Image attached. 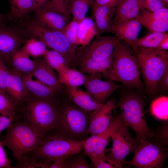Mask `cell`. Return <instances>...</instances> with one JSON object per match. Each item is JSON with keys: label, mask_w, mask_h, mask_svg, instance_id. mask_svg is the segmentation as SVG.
<instances>
[{"label": "cell", "mask_w": 168, "mask_h": 168, "mask_svg": "<svg viewBox=\"0 0 168 168\" xmlns=\"http://www.w3.org/2000/svg\"><path fill=\"white\" fill-rule=\"evenodd\" d=\"M34 12L32 19L50 29L62 31L68 23L67 17L54 11L42 8Z\"/></svg>", "instance_id": "19"}, {"label": "cell", "mask_w": 168, "mask_h": 168, "mask_svg": "<svg viewBox=\"0 0 168 168\" xmlns=\"http://www.w3.org/2000/svg\"><path fill=\"white\" fill-rule=\"evenodd\" d=\"M113 55L104 59H88L83 60L77 64L80 71L86 74L100 75L104 77L111 68Z\"/></svg>", "instance_id": "23"}, {"label": "cell", "mask_w": 168, "mask_h": 168, "mask_svg": "<svg viewBox=\"0 0 168 168\" xmlns=\"http://www.w3.org/2000/svg\"><path fill=\"white\" fill-rule=\"evenodd\" d=\"M139 15L151 20L168 21V9L166 7H163L152 12L149 11L143 8Z\"/></svg>", "instance_id": "39"}, {"label": "cell", "mask_w": 168, "mask_h": 168, "mask_svg": "<svg viewBox=\"0 0 168 168\" xmlns=\"http://www.w3.org/2000/svg\"><path fill=\"white\" fill-rule=\"evenodd\" d=\"M69 0H68V2H69Z\"/></svg>", "instance_id": "58"}, {"label": "cell", "mask_w": 168, "mask_h": 168, "mask_svg": "<svg viewBox=\"0 0 168 168\" xmlns=\"http://www.w3.org/2000/svg\"><path fill=\"white\" fill-rule=\"evenodd\" d=\"M6 90V94L17 107L25 102L28 95L21 72L15 69L9 70Z\"/></svg>", "instance_id": "16"}, {"label": "cell", "mask_w": 168, "mask_h": 168, "mask_svg": "<svg viewBox=\"0 0 168 168\" xmlns=\"http://www.w3.org/2000/svg\"><path fill=\"white\" fill-rule=\"evenodd\" d=\"M5 59L0 56V91L6 94V87L9 73Z\"/></svg>", "instance_id": "42"}, {"label": "cell", "mask_w": 168, "mask_h": 168, "mask_svg": "<svg viewBox=\"0 0 168 168\" xmlns=\"http://www.w3.org/2000/svg\"><path fill=\"white\" fill-rule=\"evenodd\" d=\"M140 72L137 57L118 40L113 54L111 68L104 77L142 92L144 88Z\"/></svg>", "instance_id": "3"}, {"label": "cell", "mask_w": 168, "mask_h": 168, "mask_svg": "<svg viewBox=\"0 0 168 168\" xmlns=\"http://www.w3.org/2000/svg\"><path fill=\"white\" fill-rule=\"evenodd\" d=\"M91 167L95 168H114V165L107 161L106 158L94 156L90 159Z\"/></svg>", "instance_id": "45"}, {"label": "cell", "mask_w": 168, "mask_h": 168, "mask_svg": "<svg viewBox=\"0 0 168 168\" xmlns=\"http://www.w3.org/2000/svg\"><path fill=\"white\" fill-rule=\"evenodd\" d=\"M30 37L21 24L0 25V56L9 62L12 54Z\"/></svg>", "instance_id": "11"}, {"label": "cell", "mask_w": 168, "mask_h": 168, "mask_svg": "<svg viewBox=\"0 0 168 168\" xmlns=\"http://www.w3.org/2000/svg\"><path fill=\"white\" fill-rule=\"evenodd\" d=\"M114 119L110 126L105 131L98 134L99 139L96 146L95 154L93 157L106 158L105 150L109 142V138L122 121L119 114L117 112V108L114 110Z\"/></svg>", "instance_id": "26"}, {"label": "cell", "mask_w": 168, "mask_h": 168, "mask_svg": "<svg viewBox=\"0 0 168 168\" xmlns=\"http://www.w3.org/2000/svg\"><path fill=\"white\" fill-rule=\"evenodd\" d=\"M99 35L93 17H86L79 23L77 32L78 46L89 44L95 36Z\"/></svg>", "instance_id": "24"}, {"label": "cell", "mask_w": 168, "mask_h": 168, "mask_svg": "<svg viewBox=\"0 0 168 168\" xmlns=\"http://www.w3.org/2000/svg\"><path fill=\"white\" fill-rule=\"evenodd\" d=\"M125 0H119L118 4H119V3H121L122 2L124 1H125Z\"/></svg>", "instance_id": "56"}, {"label": "cell", "mask_w": 168, "mask_h": 168, "mask_svg": "<svg viewBox=\"0 0 168 168\" xmlns=\"http://www.w3.org/2000/svg\"><path fill=\"white\" fill-rule=\"evenodd\" d=\"M67 158L57 160L49 166V168H67Z\"/></svg>", "instance_id": "51"}, {"label": "cell", "mask_w": 168, "mask_h": 168, "mask_svg": "<svg viewBox=\"0 0 168 168\" xmlns=\"http://www.w3.org/2000/svg\"><path fill=\"white\" fill-rule=\"evenodd\" d=\"M35 132L29 122L20 117L15 119L7 128L2 142L10 149L17 161L32 151L44 141Z\"/></svg>", "instance_id": "5"}, {"label": "cell", "mask_w": 168, "mask_h": 168, "mask_svg": "<svg viewBox=\"0 0 168 168\" xmlns=\"http://www.w3.org/2000/svg\"><path fill=\"white\" fill-rule=\"evenodd\" d=\"M90 113L77 106L68 97L63 99L57 108L51 133L76 141L85 140L89 135Z\"/></svg>", "instance_id": "1"}, {"label": "cell", "mask_w": 168, "mask_h": 168, "mask_svg": "<svg viewBox=\"0 0 168 168\" xmlns=\"http://www.w3.org/2000/svg\"><path fill=\"white\" fill-rule=\"evenodd\" d=\"M17 106L7 95L0 91V114L19 116Z\"/></svg>", "instance_id": "36"}, {"label": "cell", "mask_w": 168, "mask_h": 168, "mask_svg": "<svg viewBox=\"0 0 168 168\" xmlns=\"http://www.w3.org/2000/svg\"><path fill=\"white\" fill-rule=\"evenodd\" d=\"M119 0H94L96 4L101 6H116L118 4Z\"/></svg>", "instance_id": "50"}, {"label": "cell", "mask_w": 168, "mask_h": 168, "mask_svg": "<svg viewBox=\"0 0 168 168\" xmlns=\"http://www.w3.org/2000/svg\"><path fill=\"white\" fill-rule=\"evenodd\" d=\"M21 24L31 37L38 39L47 46L61 54L66 59L70 68L77 66L76 50L71 45L61 31L50 29L37 23L32 19L21 21Z\"/></svg>", "instance_id": "7"}, {"label": "cell", "mask_w": 168, "mask_h": 168, "mask_svg": "<svg viewBox=\"0 0 168 168\" xmlns=\"http://www.w3.org/2000/svg\"><path fill=\"white\" fill-rule=\"evenodd\" d=\"M63 99H38L27 96L20 115L44 139L54 128L57 110Z\"/></svg>", "instance_id": "4"}, {"label": "cell", "mask_w": 168, "mask_h": 168, "mask_svg": "<svg viewBox=\"0 0 168 168\" xmlns=\"http://www.w3.org/2000/svg\"><path fill=\"white\" fill-rule=\"evenodd\" d=\"M94 0H69L68 11L73 18L80 21L85 18L89 7Z\"/></svg>", "instance_id": "31"}, {"label": "cell", "mask_w": 168, "mask_h": 168, "mask_svg": "<svg viewBox=\"0 0 168 168\" xmlns=\"http://www.w3.org/2000/svg\"><path fill=\"white\" fill-rule=\"evenodd\" d=\"M53 163L33 156L28 152L17 160L14 168H49Z\"/></svg>", "instance_id": "30"}, {"label": "cell", "mask_w": 168, "mask_h": 168, "mask_svg": "<svg viewBox=\"0 0 168 168\" xmlns=\"http://www.w3.org/2000/svg\"><path fill=\"white\" fill-rule=\"evenodd\" d=\"M3 146L0 140V168H12V161L7 157Z\"/></svg>", "instance_id": "47"}, {"label": "cell", "mask_w": 168, "mask_h": 168, "mask_svg": "<svg viewBox=\"0 0 168 168\" xmlns=\"http://www.w3.org/2000/svg\"><path fill=\"white\" fill-rule=\"evenodd\" d=\"M151 32H166L168 30V21L147 19L138 15L135 18Z\"/></svg>", "instance_id": "35"}, {"label": "cell", "mask_w": 168, "mask_h": 168, "mask_svg": "<svg viewBox=\"0 0 168 168\" xmlns=\"http://www.w3.org/2000/svg\"><path fill=\"white\" fill-rule=\"evenodd\" d=\"M35 59V67L30 73L32 76L44 84L54 88L60 92L65 93L64 86L59 82L54 69L44 58Z\"/></svg>", "instance_id": "17"}, {"label": "cell", "mask_w": 168, "mask_h": 168, "mask_svg": "<svg viewBox=\"0 0 168 168\" xmlns=\"http://www.w3.org/2000/svg\"><path fill=\"white\" fill-rule=\"evenodd\" d=\"M46 47L42 41L31 37L25 42L20 49L28 56L36 58L43 56L47 50Z\"/></svg>", "instance_id": "29"}, {"label": "cell", "mask_w": 168, "mask_h": 168, "mask_svg": "<svg viewBox=\"0 0 168 168\" xmlns=\"http://www.w3.org/2000/svg\"><path fill=\"white\" fill-rule=\"evenodd\" d=\"M59 82L64 86L78 87L83 85L86 81V75L73 68H66L58 73Z\"/></svg>", "instance_id": "28"}, {"label": "cell", "mask_w": 168, "mask_h": 168, "mask_svg": "<svg viewBox=\"0 0 168 168\" xmlns=\"http://www.w3.org/2000/svg\"><path fill=\"white\" fill-rule=\"evenodd\" d=\"M64 92L72 102L86 112H91L102 105L96 101L86 91L78 87L64 86Z\"/></svg>", "instance_id": "20"}, {"label": "cell", "mask_w": 168, "mask_h": 168, "mask_svg": "<svg viewBox=\"0 0 168 168\" xmlns=\"http://www.w3.org/2000/svg\"><path fill=\"white\" fill-rule=\"evenodd\" d=\"M50 0H33V10L34 12L39 10L45 6Z\"/></svg>", "instance_id": "49"}, {"label": "cell", "mask_w": 168, "mask_h": 168, "mask_svg": "<svg viewBox=\"0 0 168 168\" xmlns=\"http://www.w3.org/2000/svg\"><path fill=\"white\" fill-rule=\"evenodd\" d=\"M83 149L82 141H76L50 133L46 135L42 144L28 152L53 163L57 160L77 154Z\"/></svg>", "instance_id": "8"}, {"label": "cell", "mask_w": 168, "mask_h": 168, "mask_svg": "<svg viewBox=\"0 0 168 168\" xmlns=\"http://www.w3.org/2000/svg\"><path fill=\"white\" fill-rule=\"evenodd\" d=\"M143 8L141 0H126L116 7L115 16L111 25L135 19Z\"/></svg>", "instance_id": "22"}, {"label": "cell", "mask_w": 168, "mask_h": 168, "mask_svg": "<svg viewBox=\"0 0 168 168\" xmlns=\"http://www.w3.org/2000/svg\"><path fill=\"white\" fill-rule=\"evenodd\" d=\"M19 117L14 115L8 116L1 114L0 118V135L1 132L7 129L15 119Z\"/></svg>", "instance_id": "48"}, {"label": "cell", "mask_w": 168, "mask_h": 168, "mask_svg": "<svg viewBox=\"0 0 168 168\" xmlns=\"http://www.w3.org/2000/svg\"><path fill=\"white\" fill-rule=\"evenodd\" d=\"M167 147L147 140L140 143L133 152L134 156L125 164L137 168L162 167L168 156Z\"/></svg>", "instance_id": "9"}, {"label": "cell", "mask_w": 168, "mask_h": 168, "mask_svg": "<svg viewBox=\"0 0 168 168\" xmlns=\"http://www.w3.org/2000/svg\"><path fill=\"white\" fill-rule=\"evenodd\" d=\"M80 152L67 158V168H90L91 165L87 162L84 152Z\"/></svg>", "instance_id": "38"}, {"label": "cell", "mask_w": 168, "mask_h": 168, "mask_svg": "<svg viewBox=\"0 0 168 168\" xmlns=\"http://www.w3.org/2000/svg\"><path fill=\"white\" fill-rule=\"evenodd\" d=\"M8 21L6 14L0 12V25L7 23Z\"/></svg>", "instance_id": "53"}, {"label": "cell", "mask_w": 168, "mask_h": 168, "mask_svg": "<svg viewBox=\"0 0 168 168\" xmlns=\"http://www.w3.org/2000/svg\"><path fill=\"white\" fill-rule=\"evenodd\" d=\"M68 3V0H56L52 7L49 9H47L55 11L68 17L69 14Z\"/></svg>", "instance_id": "43"}, {"label": "cell", "mask_w": 168, "mask_h": 168, "mask_svg": "<svg viewBox=\"0 0 168 168\" xmlns=\"http://www.w3.org/2000/svg\"><path fill=\"white\" fill-rule=\"evenodd\" d=\"M168 122L161 126L154 131L153 136L149 141L157 142L168 147Z\"/></svg>", "instance_id": "41"}, {"label": "cell", "mask_w": 168, "mask_h": 168, "mask_svg": "<svg viewBox=\"0 0 168 168\" xmlns=\"http://www.w3.org/2000/svg\"><path fill=\"white\" fill-rule=\"evenodd\" d=\"M159 50L167 51L168 49V34H166L165 37L161 41L156 48Z\"/></svg>", "instance_id": "52"}, {"label": "cell", "mask_w": 168, "mask_h": 168, "mask_svg": "<svg viewBox=\"0 0 168 168\" xmlns=\"http://www.w3.org/2000/svg\"><path fill=\"white\" fill-rule=\"evenodd\" d=\"M43 57L46 62L58 73L66 68H70L65 58L55 51L47 49Z\"/></svg>", "instance_id": "33"}, {"label": "cell", "mask_w": 168, "mask_h": 168, "mask_svg": "<svg viewBox=\"0 0 168 168\" xmlns=\"http://www.w3.org/2000/svg\"><path fill=\"white\" fill-rule=\"evenodd\" d=\"M143 8L149 11L152 12L166 7L163 0H141Z\"/></svg>", "instance_id": "44"}, {"label": "cell", "mask_w": 168, "mask_h": 168, "mask_svg": "<svg viewBox=\"0 0 168 168\" xmlns=\"http://www.w3.org/2000/svg\"><path fill=\"white\" fill-rule=\"evenodd\" d=\"M168 90V69L158 81L156 87V94L159 92L165 93Z\"/></svg>", "instance_id": "46"}, {"label": "cell", "mask_w": 168, "mask_h": 168, "mask_svg": "<svg viewBox=\"0 0 168 168\" xmlns=\"http://www.w3.org/2000/svg\"><path fill=\"white\" fill-rule=\"evenodd\" d=\"M110 138L112 145L110 154L106 156L107 161L115 168H123L127 156L136 148L139 144L138 140L131 135L123 120Z\"/></svg>", "instance_id": "10"}, {"label": "cell", "mask_w": 168, "mask_h": 168, "mask_svg": "<svg viewBox=\"0 0 168 168\" xmlns=\"http://www.w3.org/2000/svg\"><path fill=\"white\" fill-rule=\"evenodd\" d=\"M128 89L121 93L116 108L119 109V115L125 125L135 132L139 143L149 141L153 136L154 130L146 120V98L140 92Z\"/></svg>", "instance_id": "2"}, {"label": "cell", "mask_w": 168, "mask_h": 168, "mask_svg": "<svg viewBox=\"0 0 168 168\" xmlns=\"http://www.w3.org/2000/svg\"><path fill=\"white\" fill-rule=\"evenodd\" d=\"M167 33L152 32L143 37L138 38L135 43L136 51L137 47L156 48Z\"/></svg>", "instance_id": "34"}, {"label": "cell", "mask_w": 168, "mask_h": 168, "mask_svg": "<svg viewBox=\"0 0 168 168\" xmlns=\"http://www.w3.org/2000/svg\"><path fill=\"white\" fill-rule=\"evenodd\" d=\"M165 3L166 7H168V0H163Z\"/></svg>", "instance_id": "55"}, {"label": "cell", "mask_w": 168, "mask_h": 168, "mask_svg": "<svg viewBox=\"0 0 168 168\" xmlns=\"http://www.w3.org/2000/svg\"><path fill=\"white\" fill-rule=\"evenodd\" d=\"M1 114H0V117H1Z\"/></svg>", "instance_id": "57"}, {"label": "cell", "mask_w": 168, "mask_h": 168, "mask_svg": "<svg viewBox=\"0 0 168 168\" xmlns=\"http://www.w3.org/2000/svg\"><path fill=\"white\" fill-rule=\"evenodd\" d=\"M142 29V25L135 19L111 25L108 32L114 34L119 40H124L136 53L135 43Z\"/></svg>", "instance_id": "15"}, {"label": "cell", "mask_w": 168, "mask_h": 168, "mask_svg": "<svg viewBox=\"0 0 168 168\" xmlns=\"http://www.w3.org/2000/svg\"><path fill=\"white\" fill-rule=\"evenodd\" d=\"M10 11L7 16L8 21H21L33 12V0H7Z\"/></svg>", "instance_id": "25"}, {"label": "cell", "mask_w": 168, "mask_h": 168, "mask_svg": "<svg viewBox=\"0 0 168 168\" xmlns=\"http://www.w3.org/2000/svg\"><path fill=\"white\" fill-rule=\"evenodd\" d=\"M116 104V99L113 97L90 113L88 128L89 135L101 133L108 127L114 119Z\"/></svg>", "instance_id": "13"}, {"label": "cell", "mask_w": 168, "mask_h": 168, "mask_svg": "<svg viewBox=\"0 0 168 168\" xmlns=\"http://www.w3.org/2000/svg\"><path fill=\"white\" fill-rule=\"evenodd\" d=\"M22 77L27 91L32 95V97L38 99H56L59 98V95L64 93L44 84L37 79H33L30 73H23L22 74Z\"/></svg>", "instance_id": "18"}, {"label": "cell", "mask_w": 168, "mask_h": 168, "mask_svg": "<svg viewBox=\"0 0 168 168\" xmlns=\"http://www.w3.org/2000/svg\"><path fill=\"white\" fill-rule=\"evenodd\" d=\"M9 62L11 63L15 69L25 73H31L36 64L35 60H31L29 56L20 49L12 54Z\"/></svg>", "instance_id": "27"}, {"label": "cell", "mask_w": 168, "mask_h": 168, "mask_svg": "<svg viewBox=\"0 0 168 168\" xmlns=\"http://www.w3.org/2000/svg\"><path fill=\"white\" fill-rule=\"evenodd\" d=\"M91 6L92 16L94 19L99 35L108 32L116 6L99 5L94 1Z\"/></svg>", "instance_id": "21"}, {"label": "cell", "mask_w": 168, "mask_h": 168, "mask_svg": "<svg viewBox=\"0 0 168 168\" xmlns=\"http://www.w3.org/2000/svg\"><path fill=\"white\" fill-rule=\"evenodd\" d=\"M86 75V81L83 85L86 91L97 102L101 104L105 103L110 97L120 87L110 80H101L100 75Z\"/></svg>", "instance_id": "14"}, {"label": "cell", "mask_w": 168, "mask_h": 168, "mask_svg": "<svg viewBox=\"0 0 168 168\" xmlns=\"http://www.w3.org/2000/svg\"><path fill=\"white\" fill-rule=\"evenodd\" d=\"M99 139V134H93L82 141L84 152L90 159L95 155Z\"/></svg>", "instance_id": "40"}, {"label": "cell", "mask_w": 168, "mask_h": 168, "mask_svg": "<svg viewBox=\"0 0 168 168\" xmlns=\"http://www.w3.org/2000/svg\"><path fill=\"white\" fill-rule=\"evenodd\" d=\"M136 53L146 91L153 96L156 94L158 81L168 69V52L155 48L137 47Z\"/></svg>", "instance_id": "6"}, {"label": "cell", "mask_w": 168, "mask_h": 168, "mask_svg": "<svg viewBox=\"0 0 168 168\" xmlns=\"http://www.w3.org/2000/svg\"><path fill=\"white\" fill-rule=\"evenodd\" d=\"M118 39L111 36H96L88 44L77 49L76 59L79 62L88 59H104L112 56Z\"/></svg>", "instance_id": "12"}, {"label": "cell", "mask_w": 168, "mask_h": 168, "mask_svg": "<svg viewBox=\"0 0 168 168\" xmlns=\"http://www.w3.org/2000/svg\"><path fill=\"white\" fill-rule=\"evenodd\" d=\"M79 21L73 18L61 31L72 47L76 50H77V47L78 46L77 42V32Z\"/></svg>", "instance_id": "37"}, {"label": "cell", "mask_w": 168, "mask_h": 168, "mask_svg": "<svg viewBox=\"0 0 168 168\" xmlns=\"http://www.w3.org/2000/svg\"><path fill=\"white\" fill-rule=\"evenodd\" d=\"M56 0H50V2L42 8L49 9L51 8L55 3Z\"/></svg>", "instance_id": "54"}, {"label": "cell", "mask_w": 168, "mask_h": 168, "mask_svg": "<svg viewBox=\"0 0 168 168\" xmlns=\"http://www.w3.org/2000/svg\"><path fill=\"white\" fill-rule=\"evenodd\" d=\"M150 110L152 114L156 119L168 120V97L162 96L154 100L151 103Z\"/></svg>", "instance_id": "32"}]
</instances>
